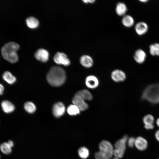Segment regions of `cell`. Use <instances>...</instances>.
<instances>
[{
	"instance_id": "484cf974",
	"label": "cell",
	"mask_w": 159,
	"mask_h": 159,
	"mask_svg": "<svg viewBox=\"0 0 159 159\" xmlns=\"http://www.w3.org/2000/svg\"><path fill=\"white\" fill-rule=\"evenodd\" d=\"M143 120L144 125L153 124L154 118L152 115L148 114L144 116Z\"/></svg>"
},
{
	"instance_id": "ac0fdd59",
	"label": "cell",
	"mask_w": 159,
	"mask_h": 159,
	"mask_svg": "<svg viewBox=\"0 0 159 159\" xmlns=\"http://www.w3.org/2000/svg\"><path fill=\"white\" fill-rule=\"evenodd\" d=\"M1 106L3 111L7 113L13 112L15 109V107L14 105L7 100L2 101L1 102Z\"/></svg>"
},
{
	"instance_id": "d4e9b609",
	"label": "cell",
	"mask_w": 159,
	"mask_h": 159,
	"mask_svg": "<svg viewBox=\"0 0 159 159\" xmlns=\"http://www.w3.org/2000/svg\"><path fill=\"white\" fill-rule=\"evenodd\" d=\"M24 107L25 110L29 113H33L36 110L35 105L31 102H26L24 105Z\"/></svg>"
},
{
	"instance_id": "f546056e",
	"label": "cell",
	"mask_w": 159,
	"mask_h": 159,
	"mask_svg": "<svg viewBox=\"0 0 159 159\" xmlns=\"http://www.w3.org/2000/svg\"><path fill=\"white\" fill-rule=\"evenodd\" d=\"M155 137L156 139L159 142V130H157L155 132Z\"/></svg>"
},
{
	"instance_id": "5bb4252c",
	"label": "cell",
	"mask_w": 159,
	"mask_h": 159,
	"mask_svg": "<svg viewBox=\"0 0 159 159\" xmlns=\"http://www.w3.org/2000/svg\"><path fill=\"white\" fill-rule=\"evenodd\" d=\"M148 143L147 140L143 137L139 136L135 138V145L138 150L143 151L147 148Z\"/></svg>"
},
{
	"instance_id": "8d00e7d4",
	"label": "cell",
	"mask_w": 159,
	"mask_h": 159,
	"mask_svg": "<svg viewBox=\"0 0 159 159\" xmlns=\"http://www.w3.org/2000/svg\"></svg>"
},
{
	"instance_id": "d590c367",
	"label": "cell",
	"mask_w": 159,
	"mask_h": 159,
	"mask_svg": "<svg viewBox=\"0 0 159 159\" xmlns=\"http://www.w3.org/2000/svg\"></svg>"
},
{
	"instance_id": "4fadbf2b",
	"label": "cell",
	"mask_w": 159,
	"mask_h": 159,
	"mask_svg": "<svg viewBox=\"0 0 159 159\" xmlns=\"http://www.w3.org/2000/svg\"><path fill=\"white\" fill-rule=\"evenodd\" d=\"M135 29L138 34L142 35L147 32L148 29V26L145 22L140 21L136 24Z\"/></svg>"
},
{
	"instance_id": "9c48e42d",
	"label": "cell",
	"mask_w": 159,
	"mask_h": 159,
	"mask_svg": "<svg viewBox=\"0 0 159 159\" xmlns=\"http://www.w3.org/2000/svg\"><path fill=\"white\" fill-rule=\"evenodd\" d=\"M65 108L63 104L60 102L55 103L52 109V113L55 117H59L64 113Z\"/></svg>"
},
{
	"instance_id": "836d02e7",
	"label": "cell",
	"mask_w": 159,
	"mask_h": 159,
	"mask_svg": "<svg viewBox=\"0 0 159 159\" xmlns=\"http://www.w3.org/2000/svg\"><path fill=\"white\" fill-rule=\"evenodd\" d=\"M140 1L141 2H143V3H145L148 1V0H140Z\"/></svg>"
},
{
	"instance_id": "5b68a950",
	"label": "cell",
	"mask_w": 159,
	"mask_h": 159,
	"mask_svg": "<svg viewBox=\"0 0 159 159\" xmlns=\"http://www.w3.org/2000/svg\"><path fill=\"white\" fill-rule=\"evenodd\" d=\"M128 138L127 135H125L115 142L113 151V155L115 157L120 159L123 157L125 151Z\"/></svg>"
},
{
	"instance_id": "d6986e66",
	"label": "cell",
	"mask_w": 159,
	"mask_h": 159,
	"mask_svg": "<svg viewBox=\"0 0 159 159\" xmlns=\"http://www.w3.org/2000/svg\"><path fill=\"white\" fill-rule=\"evenodd\" d=\"M3 79L7 82L10 84H14L16 81V77L10 72H5L2 75Z\"/></svg>"
},
{
	"instance_id": "e575fe53",
	"label": "cell",
	"mask_w": 159,
	"mask_h": 159,
	"mask_svg": "<svg viewBox=\"0 0 159 159\" xmlns=\"http://www.w3.org/2000/svg\"><path fill=\"white\" fill-rule=\"evenodd\" d=\"M112 159H120L115 157V158H113Z\"/></svg>"
},
{
	"instance_id": "8fae6325",
	"label": "cell",
	"mask_w": 159,
	"mask_h": 159,
	"mask_svg": "<svg viewBox=\"0 0 159 159\" xmlns=\"http://www.w3.org/2000/svg\"><path fill=\"white\" fill-rule=\"evenodd\" d=\"M80 62L81 65L86 68L92 67L94 64V60L90 55L87 54H84L80 57Z\"/></svg>"
},
{
	"instance_id": "f1b7e54d",
	"label": "cell",
	"mask_w": 159,
	"mask_h": 159,
	"mask_svg": "<svg viewBox=\"0 0 159 159\" xmlns=\"http://www.w3.org/2000/svg\"><path fill=\"white\" fill-rule=\"evenodd\" d=\"M83 3L86 4H92L95 3L96 0H83Z\"/></svg>"
},
{
	"instance_id": "1f68e13d",
	"label": "cell",
	"mask_w": 159,
	"mask_h": 159,
	"mask_svg": "<svg viewBox=\"0 0 159 159\" xmlns=\"http://www.w3.org/2000/svg\"><path fill=\"white\" fill-rule=\"evenodd\" d=\"M7 143L12 148L14 146V143L11 140H9L7 142Z\"/></svg>"
},
{
	"instance_id": "9a60e30c",
	"label": "cell",
	"mask_w": 159,
	"mask_h": 159,
	"mask_svg": "<svg viewBox=\"0 0 159 159\" xmlns=\"http://www.w3.org/2000/svg\"><path fill=\"white\" fill-rule=\"evenodd\" d=\"M115 10L116 14L118 16L122 17L126 15L127 8L124 2H119L116 5Z\"/></svg>"
},
{
	"instance_id": "3957f363",
	"label": "cell",
	"mask_w": 159,
	"mask_h": 159,
	"mask_svg": "<svg viewBox=\"0 0 159 159\" xmlns=\"http://www.w3.org/2000/svg\"><path fill=\"white\" fill-rule=\"evenodd\" d=\"M141 98L152 104L159 103V83L148 85L143 91Z\"/></svg>"
},
{
	"instance_id": "ba28073f",
	"label": "cell",
	"mask_w": 159,
	"mask_h": 159,
	"mask_svg": "<svg viewBox=\"0 0 159 159\" xmlns=\"http://www.w3.org/2000/svg\"><path fill=\"white\" fill-rule=\"evenodd\" d=\"M111 77L114 81L117 82L124 81L126 77L125 73L120 69L113 70L111 73Z\"/></svg>"
},
{
	"instance_id": "ffe728a7",
	"label": "cell",
	"mask_w": 159,
	"mask_h": 159,
	"mask_svg": "<svg viewBox=\"0 0 159 159\" xmlns=\"http://www.w3.org/2000/svg\"><path fill=\"white\" fill-rule=\"evenodd\" d=\"M26 23L27 26L32 29L37 27L39 25V22L37 19L33 16H30L26 19Z\"/></svg>"
},
{
	"instance_id": "30bf717a",
	"label": "cell",
	"mask_w": 159,
	"mask_h": 159,
	"mask_svg": "<svg viewBox=\"0 0 159 159\" xmlns=\"http://www.w3.org/2000/svg\"><path fill=\"white\" fill-rule=\"evenodd\" d=\"M85 83L86 86L91 89H94L97 87L99 83L98 79L93 75H90L85 78Z\"/></svg>"
},
{
	"instance_id": "277c9868",
	"label": "cell",
	"mask_w": 159,
	"mask_h": 159,
	"mask_svg": "<svg viewBox=\"0 0 159 159\" xmlns=\"http://www.w3.org/2000/svg\"><path fill=\"white\" fill-rule=\"evenodd\" d=\"M99 151L95 154L96 159H110L113 155L114 148L109 141L102 140L99 143Z\"/></svg>"
},
{
	"instance_id": "44dd1931",
	"label": "cell",
	"mask_w": 159,
	"mask_h": 159,
	"mask_svg": "<svg viewBox=\"0 0 159 159\" xmlns=\"http://www.w3.org/2000/svg\"><path fill=\"white\" fill-rule=\"evenodd\" d=\"M67 111L68 114L72 116L78 115L81 111L79 108L74 104L69 105L67 108Z\"/></svg>"
},
{
	"instance_id": "2e32d148",
	"label": "cell",
	"mask_w": 159,
	"mask_h": 159,
	"mask_svg": "<svg viewBox=\"0 0 159 159\" xmlns=\"http://www.w3.org/2000/svg\"><path fill=\"white\" fill-rule=\"evenodd\" d=\"M146 57L145 52L140 49L136 50L133 56L135 61L139 64H142L144 62Z\"/></svg>"
},
{
	"instance_id": "52a82bcc",
	"label": "cell",
	"mask_w": 159,
	"mask_h": 159,
	"mask_svg": "<svg viewBox=\"0 0 159 159\" xmlns=\"http://www.w3.org/2000/svg\"><path fill=\"white\" fill-rule=\"evenodd\" d=\"M53 60L57 64H62L65 66L69 65L70 63L67 56L62 52H57L56 53L54 56Z\"/></svg>"
},
{
	"instance_id": "6da1fadb",
	"label": "cell",
	"mask_w": 159,
	"mask_h": 159,
	"mask_svg": "<svg viewBox=\"0 0 159 159\" xmlns=\"http://www.w3.org/2000/svg\"><path fill=\"white\" fill-rule=\"evenodd\" d=\"M47 79L51 85L54 87L60 86L66 80L65 72L63 68L59 67H52L47 75Z\"/></svg>"
},
{
	"instance_id": "7c38bea8",
	"label": "cell",
	"mask_w": 159,
	"mask_h": 159,
	"mask_svg": "<svg viewBox=\"0 0 159 159\" xmlns=\"http://www.w3.org/2000/svg\"><path fill=\"white\" fill-rule=\"evenodd\" d=\"M35 58L43 62H46L48 59L49 53L46 50L42 48L38 49L35 53Z\"/></svg>"
},
{
	"instance_id": "8992f818",
	"label": "cell",
	"mask_w": 159,
	"mask_h": 159,
	"mask_svg": "<svg viewBox=\"0 0 159 159\" xmlns=\"http://www.w3.org/2000/svg\"><path fill=\"white\" fill-rule=\"evenodd\" d=\"M87 100L81 94L79 91L77 92L74 95L72 102L76 105L81 111H85L88 109L89 106L86 102Z\"/></svg>"
},
{
	"instance_id": "d6a6232c",
	"label": "cell",
	"mask_w": 159,
	"mask_h": 159,
	"mask_svg": "<svg viewBox=\"0 0 159 159\" xmlns=\"http://www.w3.org/2000/svg\"><path fill=\"white\" fill-rule=\"evenodd\" d=\"M156 125L159 127V117L156 120Z\"/></svg>"
},
{
	"instance_id": "83f0119b",
	"label": "cell",
	"mask_w": 159,
	"mask_h": 159,
	"mask_svg": "<svg viewBox=\"0 0 159 159\" xmlns=\"http://www.w3.org/2000/svg\"><path fill=\"white\" fill-rule=\"evenodd\" d=\"M145 128L147 130H152L154 128L153 124L144 125Z\"/></svg>"
},
{
	"instance_id": "603a6c76",
	"label": "cell",
	"mask_w": 159,
	"mask_h": 159,
	"mask_svg": "<svg viewBox=\"0 0 159 159\" xmlns=\"http://www.w3.org/2000/svg\"><path fill=\"white\" fill-rule=\"evenodd\" d=\"M150 53L153 56H159V43H156L149 46Z\"/></svg>"
},
{
	"instance_id": "7402d4cb",
	"label": "cell",
	"mask_w": 159,
	"mask_h": 159,
	"mask_svg": "<svg viewBox=\"0 0 159 159\" xmlns=\"http://www.w3.org/2000/svg\"><path fill=\"white\" fill-rule=\"evenodd\" d=\"M78 153L79 156L83 159L87 158L90 153L88 149L84 146L82 147L79 149Z\"/></svg>"
},
{
	"instance_id": "7a4b0ae2",
	"label": "cell",
	"mask_w": 159,
	"mask_h": 159,
	"mask_svg": "<svg viewBox=\"0 0 159 159\" xmlns=\"http://www.w3.org/2000/svg\"><path fill=\"white\" fill-rule=\"evenodd\" d=\"M20 46L17 43L9 42L4 44L1 49V52L3 58L8 61L14 63L18 59L16 51L19 49Z\"/></svg>"
},
{
	"instance_id": "cb8c5ba5",
	"label": "cell",
	"mask_w": 159,
	"mask_h": 159,
	"mask_svg": "<svg viewBox=\"0 0 159 159\" xmlns=\"http://www.w3.org/2000/svg\"><path fill=\"white\" fill-rule=\"evenodd\" d=\"M12 147L6 142L1 143L0 145V150L4 154L8 155L10 154L11 151Z\"/></svg>"
},
{
	"instance_id": "4316f807",
	"label": "cell",
	"mask_w": 159,
	"mask_h": 159,
	"mask_svg": "<svg viewBox=\"0 0 159 159\" xmlns=\"http://www.w3.org/2000/svg\"><path fill=\"white\" fill-rule=\"evenodd\" d=\"M135 138L131 137L128 138L127 143L130 148H132L135 145Z\"/></svg>"
},
{
	"instance_id": "4dcf8cb0",
	"label": "cell",
	"mask_w": 159,
	"mask_h": 159,
	"mask_svg": "<svg viewBox=\"0 0 159 159\" xmlns=\"http://www.w3.org/2000/svg\"><path fill=\"white\" fill-rule=\"evenodd\" d=\"M4 87L3 85L0 84V95H2L4 91Z\"/></svg>"
},
{
	"instance_id": "e0dca14e",
	"label": "cell",
	"mask_w": 159,
	"mask_h": 159,
	"mask_svg": "<svg viewBox=\"0 0 159 159\" xmlns=\"http://www.w3.org/2000/svg\"><path fill=\"white\" fill-rule=\"evenodd\" d=\"M121 22L122 25L127 28L132 27L134 24L133 18L129 15L126 14L122 16Z\"/></svg>"
}]
</instances>
